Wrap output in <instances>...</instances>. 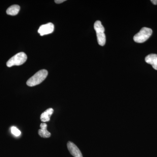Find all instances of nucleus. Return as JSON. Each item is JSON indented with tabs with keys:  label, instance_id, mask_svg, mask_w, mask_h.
I'll list each match as a JSON object with an SVG mask.
<instances>
[{
	"label": "nucleus",
	"instance_id": "2",
	"mask_svg": "<svg viewBox=\"0 0 157 157\" xmlns=\"http://www.w3.org/2000/svg\"><path fill=\"white\" fill-rule=\"evenodd\" d=\"M94 28L97 34L98 44L101 46H104L106 43V36L104 33L105 29L101 21H97L94 25Z\"/></svg>",
	"mask_w": 157,
	"mask_h": 157
},
{
	"label": "nucleus",
	"instance_id": "1",
	"mask_svg": "<svg viewBox=\"0 0 157 157\" xmlns=\"http://www.w3.org/2000/svg\"><path fill=\"white\" fill-rule=\"evenodd\" d=\"M47 70H42L37 72L33 76L29 78L26 84L29 86H34L40 84L48 76Z\"/></svg>",
	"mask_w": 157,
	"mask_h": 157
},
{
	"label": "nucleus",
	"instance_id": "11",
	"mask_svg": "<svg viewBox=\"0 0 157 157\" xmlns=\"http://www.w3.org/2000/svg\"><path fill=\"white\" fill-rule=\"evenodd\" d=\"M11 132L12 134L15 136H19L21 134V132L15 127H12L11 128Z\"/></svg>",
	"mask_w": 157,
	"mask_h": 157
},
{
	"label": "nucleus",
	"instance_id": "13",
	"mask_svg": "<svg viewBox=\"0 0 157 157\" xmlns=\"http://www.w3.org/2000/svg\"><path fill=\"white\" fill-rule=\"evenodd\" d=\"M151 2L154 5H157V0H151Z\"/></svg>",
	"mask_w": 157,
	"mask_h": 157
},
{
	"label": "nucleus",
	"instance_id": "5",
	"mask_svg": "<svg viewBox=\"0 0 157 157\" xmlns=\"http://www.w3.org/2000/svg\"><path fill=\"white\" fill-rule=\"evenodd\" d=\"M54 29V26L52 23H48L46 24L41 25L38 30V33L40 36L48 35L53 33Z\"/></svg>",
	"mask_w": 157,
	"mask_h": 157
},
{
	"label": "nucleus",
	"instance_id": "12",
	"mask_svg": "<svg viewBox=\"0 0 157 157\" xmlns=\"http://www.w3.org/2000/svg\"><path fill=\"white\" fill-rule=\"evenodd\" d=\"M65 1H66V0H56V1H55V2L57 4H60V3L63 2Z\"/></svg>",
	"mask_w": 157,
	"mask_h": 157
},
{
	"label": "nucleus",
	"instance_id": "7",
	"mask_svg": "<svg viewBox=\"0 0 157 157\" xmlns=\"http://www.w3.org/2000/svg\"><path fill=\"white\" fill-rule=\"evenodd\" d=\"M145 62L152 66L155 70H157V54H151L145 57Z\"/></svg>",
	"mask_w": 157,
	"mask_h": 157
},
{
	"label": "nucleus",
	"instance_id": "8",
	"mask_svg": "<svg viewBox=\"0 0 157 157\" xmlns=\"http://www.w3.org/2000/svg\"><path fill=\"white\" fill-rule=\"evenodd\" d=\"M41 129H39L38 131V134L40 137L43 138H48L51 136V133L47 131V124L45 123L41 124L40 125Z\"/></svg>",
	"mask_w": 157,
	"mask_h": 157
},
{
	"label": "nucleus",
	"instance_id": "10",
	"mask_svg": "<svg viewBox=\"0 0 157 157\" xmlns=\"http://www.w3.org/2000/svg\"><path fill=\"white\" fill-rule=\"evenodd\" d=\"M20 9V7L18 5H13L7 9L6 13L9 15L14 16L18 14Z\"/></svg>",
	"mask_w": 157,
	"mask_h": 157
},
{
	"label": "nucleus",
	"instance_id": "3",
	"mask_svg": "<svg viewBox=\"0 0 157 157\" xmlns=\"http://www.w3.org/2000/svg\"><path fill=\"white\" fill-rule=\"evenodd\" d=\"M27 59V56L25 53L19 52L9 59L7 62V66L9 67H11L14 66H20L25 63Z\"/></svg>",
	"mask_w": 157,
	"mask_h": 157
},
{
	"label": "nucleus",
	"instance_id": "9",
	"mask_svg": "<svg viewBox=\"0 0 157 157\" xmlns=\"http://www.w3.org/2000/svg\"><path fill=\"white\" fill-rule=\"evenodd\" d=\"M53 112L54 110L52 108H48L46 109L41 114L40 116V119L41 121L43 122L49 121L50 120L51 116L52 115Z\"/></svg>",
	"mask_w": 157,
	"mask_h": 157
},
{
	"label": "nucleus",
	"instance_id": "6",
	"mask_svg": "<svg viewBox=\"0 0 157 157\" xmlns=\"http://www.w3.org/2000/svg\"><path fill=\"white\" fill-rule=\"evenodd\" d=\"M67 146L70 154L74 157H83L82 154L76 144L71 141L68 142Z\"/></svg>",
	"mask_w": 157,
	"mask_h": 157
},
{
	"label": "nucleus",
	"instance_id": "4",
	"mask_svg": "<svg viewBox=\"0 0 157 157\" xmlns=\"http://www.w3.org/2000/svg\"><path fill=\"white\" fill-rule=\"evenodd\" d=\"M152 33L151 29L148 28L144 27L140 29V32L134 36V40L138 43L145 42L150 37Z\"/></svg>",
	"mask_w": 157,
	"mask_h": 157
}]
</instances>
